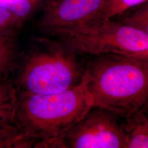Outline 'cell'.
Instances as JSON below:
<instances>
[{"mask_svg":"<svg viewBox=\"0 0 148 148\" xmlns=\"http://www.w3.org/2000/svg\"><path fill=\"white\" fill-rule=\"evenodd\" d=\"M17 94L19 124L37 148H56L59 139L94 107L85 71L79 83L69 89L47 95Z\"/></svg>","mask_w":148,"mask_h":148,"instance_id":"1","label":"cell"},{"mask_svg":"<svg viewBox=\"0 0 148 148\" xmlns=\"http://www.w3.org/2000/svg\"><path fill=\"white\" fill-rule=\"evenodd\" d=\"M76 54H115L148 59V35L111 19L97 18L74 29L51 35Z\"/></svg>","mask_w":148,"mask_h":148,"instance_id":"4","label":"cell"},{"mask_svg":"<svg viewBox=\"0 0 148 148\" xmlns=\"http://www.w3.org/2000/svg\"><path fill=\"white\" fill-rule=\"evenodd\" d=\"M85 71L94 107L127 118L148 102V59L97 55Z\"/></svg>","mask_w":148,"mask_h":148,"instance_id":"2","label":"cell"},{"mask_svg":"<svg viewBox=\"0 0 148 148\" xmlns=\"http://www.w3.org/2000/svg\"><path fill=\"white\" fill-rule=\"evenodd\" d=\"M127 119V148H148V117L141 109Z\"/></svg>","mask_w":148,"mask_h":148,"instance_id":"9","label":"cell"},{"mask_svg":"<svg viewBox=\"0 0 148 148\" xmlns=\"http://www.w3.org/2000/svg\"><path fill=\"white\" fill-rule=\"evenodd\" d=\"M17 30L0 32V83L13 79L21 54L17 41Z\"/></svg>","mask_w":148,"mask_h":148,"instance_id":"8","label":"cell"},{"mask_svg":"<svg viewBox=\"0 0 148 148\" xmlns=\"http://www.w3.org/2000/svg\"><path fill=\"white\" fill-rule=\"evenodd\" d=\"M148 0H108L106 8L101 16V19H111L121 15L131 8L148 2Z\"/></svg>","mask_w":148,"mask_h":148,"instance_id":"11","label":"cell"},{"mask_svg":"<svg viewBox=\"0 0 148 148\" xmlns=\"http://www.w3.org/2000/svg\"><path fill=\"white\" fill-rule=\"evenodd\" d=\"M117 115L93 107L59 139L56 148H127V134Z\"/></svg>","mask_w":148,"mask_h":148,"instance_id":"5","label":"cell"},{"mask_svg":"<svg viewBox=\"0 0 148 148\" xmlns=\"http://www.w3.org/2000/svg\"><path fill=\"white\" fill-rule=\"evenodd\" d=\"M35 46L21 55L13 84L18 92L47 95L77 85L82 78L76 53L60 40L35 38Z\"/></svg>","mask_w":148,"mask_h":148,"instance_id":"3","label":"cell"},{"mask_svg":"<svg viewBox=\"0 0 148 148\" xmlns=\"http://www.w3.org/2000/svg\"><path fill=\"white\" fill-rule=\"evenodd\" d=\"M40 28L48 35L101 18L108 0H44Z\"/></svg>","mask_w":148,"mask_h":148,"instance_id":"6","label":"cell"},{"mask_svg":"<svg viewBox=\"0 0 148 148\" xmlns=\"http://www.w3.org/2000/svg\"><path fill=\"white\" fill-rule=\"evenodd\" d=\"M23 23L11 12L0 6V32L7 30H18Z\"/></svg>","mask_w":148,"mask_h":148,"instance_id":"13","label":"cell"},{"mask_svg":"<svg viewBox=\"0 0 148 148\" xmlns=\"http://www.w3.org/2000/svg\"><path fill=\"white\" fill-rule=\"evenodd\" d=\"M43 0H0V6L24 22Z\"/></svg>","mask_w":148,"mask_h":148,"instance_id":"10","label":"cell"},{"mask_svg":"<svg viewBox=\"0 0 148 148\" xmlns=\"http://www.w3.org/2000/svg\"><path fill=\"white\" fill-rule=\"evenodd\" d=\"M18 94L12 79L0 83V148L35 147L22 130L17 114Z\"/></svg>","mask_w":148,"mask_h":148,"instance_id":"7","label":"cell"},{"mask_svg":"<svg viewBox=\"0 0 148 148\" xmlns=\"http://www.w3.org/2000/svg\"><path fill=\"white\" fill-rule=\"evenodd\" d=\"M121 23L148 35V5L125 17Z\"/></svg>","mask_w":148,"mask_h":148,"instance_id":"12","label":"cell"}]
</instances>
